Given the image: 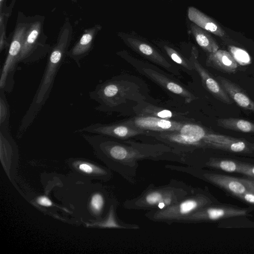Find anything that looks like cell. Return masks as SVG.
<instances>
[{"instance_id": "31", "label": "cell", "mask_w": 254, "mask_h": 254, "mask_svg": "<svg viewBox=\"0 0 254 254\" xmlns=\"http://www.w3.org/2000/svg\"><path fill=\"white\" fill-rule=\"evenodd\" d=\"M37 202L39 204L44 206H50L52 205L50 199L45 196L39 197L37 199Z\"/></svg>"}, {"instance_id": "25", "label": "cell", "mask_w": 254, "mask_h": 254, "mask_svg": "<svg viewBox=\"0 0 254 254\" xmlns=\"http://www.w3.org/2000/svg\"><path fill=\"white\" fill-rule=\"evenodd\" d=\"M0 89V127H9V105L6 98L5 90Z\"/></svg>"}, {"instance_id": "20", "label": "cell", "mask_w": 254, "mask_h": 254, "mask_svg": "<svg viewBox=\"0 0 254 254\" xmlns=\"http://www.w3.org/2000/svg\"><path fill=\"white\" fill-rule=\"evenodd\" d=\"M188 16L190 21L205 30L217 36H225V31L218 24L197 8L193 6L189 7Z\"/></svg>"}, {"instance_id": "10", "label": "cell", "mask_w": 254, "mask_h": 254, "mask_svg": "<svg viewBox=\"0 0 254 254\" xmlns=\"http://www.w3.org/2000/svg\"><path fill=\"white\" fill-rule=\"evenodd\" d=\"M125 44L146 59L166 69L175 75H179L175 67L155 47L142 38L131 34L118 33Z\"/></svg>"}, {"instance_id": "30", "label": "cell", "mask_w": 254, "mask_h": 254, "mask_svg": "<svg viewBox=\"0 0 254 254\" xmlns=\"http://www.w3.org/2000/svg\"><path fill=\"white\" fill-rule=\"evenodd\" d=\"M236 197L245 203L254 205V192H247Z\"/></svg>"}, {"instance_id": "6", "label": "cell", "mask_w": 254, "mask_h": 254, "mask_svg": "<svg viewBox=\"0 0 254 254\" xmlns=\"http://www.w3.org/2000/svg\"><path fill=\"white\" fill-rule=\"evenodd\" d=\"M45 17L29 16V23L24 35L17 63L28 64L38 61L50 53L52 47L47 43L44 31Z\"/></svg>"}, {"instance_id": "26", "label": "cell", "mask_w": 254, "mask_h": 254, "mask_svg": "<svg viewBox=\"0 0 254 254\" xmlns=\"http://www.w3.org/2000/svg\"><path fill=\"white\" fill-rule=\"evenodd\" d=\"M229 50L237 63L242 65L250 64V56L245 50L235 46H230Z\"/></svg>"}, {"instance_id": "2", "label": "cell", "mask_w": 254, "mask_h": 254, "mask_svg": "<svg viewBox=\"0 0 254 254\" xmlns=\"http://www.w3.org/2000/svg\"><path fill=\"white\" fill-rule=\"evenodd\" d=\"M72 33L71 24L66 19L59 31L56 43L50 52L43 76L32 103L21 120L17 130L19 134L32 124L49 98L57 72L66 55Z\"/></svg>"}, {"instance_id": "34", "label": "cell", "mask_w": 254, "mask_h": 254, "mask_svg": "<svg viewBox=\"0 0 254 254\" xmlns=\"http://www.w3.org/2000/svg\"><path fill=\"white\" fill-rule=\"evenodd\" d=\"M70 0V1H72V2H77V1L78 0Z\"/></svg>"}, {"instance_id": "9", "label": "cell", "mask_w": 254, "mask_h": 254, "mask_svg": "<svg viewBox=\"0 0 254 254\" xmlns=\"http://www.w3.org/2000/svg\"><path fill=\"white\" fill-rule=\"evenodd\" d=\"M247 208L227 205L210 204L203 207L191 214L179 219L176 223H197L215 221L220 219L247 216Z\"/></svg>"}, {"instance_id": "27", "label": "cell", "mask_w": 254, "mask_h": 254, "mask_svg": "<svg viewBox=\"0 0 254 254\" xmlns=\"http://www.w3.org/2000/svg\"><path fill=\"white\" fill-rule=\"evenodd\" d=\"M9 14L0 13V51L1 52L4 49L8 46L5 35V28Z\"/></svg>"}, {"instance_id": "15", "label": "cell", "mask_w": 254, "mask_h": 254, "mask_svg": "<svg viewBox=\"0 0 254 254\" xmlns=\"http://www.w3.org/2000/svg\"><path fill=\"white\" fill-rule=\"evenodd\" d=\"M140 70L143 74L164 89L182 97L186 103H189L196 99L183 85L158 71L147 67H142Z\"/></svg>"}, {"instance_id": "8", "label": "cell", "mask_w": 254, "mask_h": 254, "mask_svg": "<svg viewBox=\"0 0 254 254\" xmlns=\"http://www.w3.org/2000/svg\"><path fill=\"white\" fill-rule=\"evenodd\" d=\"M28 23L29 16L18 11L0 78V89L7 92H11L14 85L13 76Z\"/></svg>"}, {"instance_id": "16", "label": "cell", "mask_w": 254, "mask_h": 254, "mask_svg": "<svg viewBox=\"0 0 254 254\" xmlns=\"http://www.w3.org/2000/svg\"><path fill=\"white\" fill-rule=\"evenodd\" d=\"M99 24L84 29L77 42L66 52V56L72 59L80 67V61L87 56L91 51L94 40L101 30Z\"/></svg>"}, {"instance_id": "19", "label": "cell", "mask_w": 254, "mask_h": 254, "mask_svg": "<svg viewBox=\"0 0 254 254\" xmlns=\"http://www.w3.org/2000/svg\"><path fill=\"white\" fill-rule=\"evenodd\" d=\"M206 65L228 73L235 72L238 68V64L231 54L222 50H218L214 53L209 54L206 60Z\"/></svg>"}, {"instance_id": "23", "label": "cell", "mask_w": 254, "mask_h": 254, "mask_svg": "<svg viewBox=\"0 0 254 254\" xmlns=\"http://www.w3.org/2000/svg\"><path fill=\"white\" fill-rule=\"evenodd\" d=\"M217 123L219 126L226 129L254 133V123L243 119H221L218 120Z\"/></svg>"}, {"instance_id": "17", "label": "cell", "mask_w": 254, "mask_h": 254, "mask_svg": "<svg viewBox=\"0 0 254 254\" xmlns=\"http://www.w3.org/2000/svg\"><path fill=\"white\" fill-rule=\"evenodd\" d=\"M134 111L137 116L154 117L161 119L186 122L187 118L183 113L176 112L169 109L160 107L144 101L140 102L133 107Z\"/></svg>"}, {"instance_id": "7", "label": "cell", "mask_w": 254, "mask_h": 254, "mask_svg": "<svg viewBox=\"0 0 254 254\" xmlns=\"http://www.w3.org/2000/svg\"><path fill=\"white\" fill-rule=\"evenodd\" d=\"M165 168L185 173L205 180L237 197L247 192L254 193V179H244L205 171L194 166L167 164Z\"/></svg>"}, {"instance_id": "28", "label": "cell", "mask_w": 254, "mask_h": 254, "mask_svg": "<svg viewBox=\"0 0 254 254\" xmlns=\"http://www.w3.org/2000/svg\"><path fill=\"white\" fill-rule=\"evenodd\" d=\"M105 204V198L100 193H96L90 200V207L95 213H100L103 210Z\"/></svg>"}, {"instance_id": "13", "label": "cell", "mask_w": 254, "mask_h": 254, "mask_svg": "<svg viewBox=\"0 0 254 254\" xmlns=\"http://www.w3.org/2000/svg\"><path fill=\"white\" fill-rule=\"evenodd\" d=\"M189 59L193 69L199 75L204 87L215 98L228 104L233 103V100L223 89L218 81L198 61V51L195 47L191 49Z\"/></svg>"}, {"instance_id": "32", "label": "cell", "mask_w": 254, "mask_h": 254, "mask_svg": "<svg viewBox=\"0 0 254 254\" xmlns=\"http://www.w3.org/2000/svg\"><path fill=\"white\" fill-rule=\"evenodd\" d=\"M78 168L82 172L88 174L91 173L93 171V167L91 165L86 163L80 164Z\"/></svg>"}, {"instance_id": "14", "label": "cell", "mask_w": 254, "mask_h": 254, "mask_svg": "<svg viewBox=\"0 0 254 254\" xmlns=\"http://www.w3.org/2000/svg\"><path fill=\"white\" fill-rule=\"evenodd\" d=\"M127 121L140 129L157 132L178 130L186 123L145 116H137Z\"/></svg>"}, {"instance_id": "18", "label": "cell", "mask_w": 254, "mask_h": 254, "mask_svg": "<svg viewBox=\"0 0 254 254\" xmlns=\"http://www.w3.org/2000/svg\"><path fill=\"white\" fill-rule=\"evenodd\" d=\"M229 97L242 108L254 112V101L238 85L221 76L216 77Z\"/></svg>"}, {"instance_id": "24", "label": "cell", "mask_w": 254, "mask_h": 254, "mask_svg": "<svg viewBox=\"0 0 254 254\" xmlns=\"http://www.w3.org/2000/svg\"><path fill=\"white\" fill-rule=\"evenodd\" d=\"M156 44L173 62L188 70H193L192 64L190 60L185 58L175 48L164 41H157Z\"/></svg>"}, {"instance_id": "21", "label": "cell", "mask_w": 254, "mask_h": 254, "mask_svg": "<svg viewBox=\"0 0 254 254\" xmlns=\"http://www.w3.org/2000/svg\"><path fill=\"white\" fill-rule=\"evenodd\" d=\"M190 32L197 44L208 54L219 50V46L208 31L192 23L190 25Z\"/></svg>"}, {"instance_id": "5", "label": "cell", "mask_w": 254, "mask_h": 254, "mask_svg": "<svg viewBox=\"0 0 254 254\" xmlns=\"http://www.w3.org/2000/svg\"><path fill=\"white\" fill-rule=\"evenodd\" d=\"M212 204L215 199L208 192L195 188L191 194L177 203L164 209L147 211L144 216L152 221L170 224Z\"/></svg>"}, {"instance_id": "4", "label": "cell", "mask_w": 254, "mask_h": 254, "mask_svg": "<svg viewBox=\"0 0 254 254\" xmlns=\"http://www.w3.org/2000/svg\"><path fill=\"white\" fill-rule=\"evenodd\" d=\"M139 90V86L133 82L114 78L98 84L89 95L99 104L96 110L108 112L115 110L128 100L140 98Z\"/></svg>"}, {"instance_id": "1", "label": "cell", "mask_w": 254, "mask_h": 254, "mask_svg": "<svg viewBox=\"0 0 254 254\" xmlns=\"http://www.w3.org/2000/svg\"><path fill=\"white\" fill-rule=\"evenodd\" d=\"M88 141L98 144L99 147L115 162L116 171L128 182H136L138 162L142 160H173L170 154L182 155L165 144H142L126 141L125 144L108 139L103 135H84Z\"/></svg>"}, {"instance_id": "22", "label": "cell", "mask_w": 254, "mask_h": 254, "mask_svg": "<svg viewBox=\"0 0 254 254\" xmlns=\"http://www.w3.org/2000/svg\"><path fill=\"white\" fill-rule=\"evenodd\" d=\"M204 165L227 172L240 173L242 162L232 159L210 157L204 163Z\"/></svg>"}, {"instance_id": "12", "label": "cell", "mask_w": 254, "mask_h": 254, "mask_svg": "<svg viewBox=\"0 0 254 254\" xmlns=\"http://www.w3.org/2000/svg\"><path fill=\"white\" fill-rule=\"evenodd\" d=\"M212 148L235 153H249L254 149V144L231 136L207 132L203 148Z\"/></svg>"}, {"instance_id": "11", "label": "cell", "mask_w": 254, "mask_h": 254, "mask_svg": "<svg viewBox=\"0 0 254 254\" xmlns=\"http://www.w3.org/2000/svg\"><path fill=\"white\" fill-rule=\"evenodd\" d=\"M77 131L102 134L120 139H127L138 135L145 134L147 132L136 127L127 121L115 124H93Z\"/></svg>"}, {"instance_id": "29", "label": "cell", "mask_w": 254, "mask_h": 254, "mask_svg": "<svg viewBox=\"0 0 254 254\" xmlns=\"http://www.w3.org/2000/svg\"><path fill=\"white\" fill-rule=\"evenodd\" d=\"M240 173L254 179V165L242 162Z\"/></svg>"}, {"instance_id": "33", "label": "cell", "mask_w": 254, "mask_h": 254, "mask_svg": "<svg viewBox=\"0 0 254 254\" xmlns=\"http://www.w3.org/2000/svg\"><path fill=\"white\" fill-rule=\"evenodd\" d=\"M6 0H0V12L5 14L10 13L8 8L6 7Z\"/></svg>"}, {"instance_id": "3", "label": "cell", "mask_w": 254, "mask_h": 254, "mask_svg": "<svg viewBox=\"0 0 254 254\" xmlns=\"http://www.w3.org/2000/svg\"><path fill=\"white\" fill-rule=\"evenodd\" d=\"M195 189L175 179L163 186L151 184L138 196L125 201L123 207L126 209L135 210L164 209L190 195Z\"/></svg>"}]
</instances>
